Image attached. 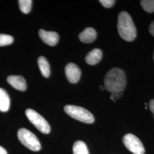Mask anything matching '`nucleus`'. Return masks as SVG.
Listing matches in <instances>:
<instances>
[{
  "instance_id": "7",
  "label": "nucleus",
  "mask_w": 154,
  "mask_h": 154,
  "mask_svg": "<svg viewBox=\"0 0 154 154\" xmlns=\"http://www.w3.org/2000/svg\"><path fill=\"white\" fill-rule=\"evenodd\" d=\"M66 77L72 83H76L80 79L81 71L79 67L73 63H70L65 67Z\"/></svg>"
},
{
  "instance_id": "21",
  "label": "nucleus",
  "mask_w": 154,
  "mask_h": 154,
  "mask_svg": "<svg viewBox=\"0 0 154 154\" xmlns=\"http://www.w3.org/2000/svg\"><path fill=\"white\" fill-rule=\"evenodd\" d=\"M149 32L151 34V35L154 37V21L149 25Z\"/></svg>"
},
{
  "instance_id": "8",
  "label": "nucleus",
  "mask_w": 154,
  "mask_h": 154,
  "mask_svg": "<svg viewBox=\"0 0 154 154\" xmlns=\"http://www.w3.org/2000/svg\"><path fill=\"white\" fill-rule=\"evenodd\" d=\"M39 36L46 44L49 46H55L59 41L58 34L54 32H48L43 29L39 31Z\"/></svg>"
},
{
  "instance_id": "3",
  "label": "nucleus",
  "mask_w": 154,
  "mask_h": 154,
  "mask_svg": "<svg viewBox=\"0 0 154 154\" xmlns=\"http://www.w3.org/2000/svg\"><path fill=\"white\" fill-rule=\"evenodd\" d=\"M66 114L72 118L86 123H93L94 122V116L88 110L82 107L74 105H66L64 107Z\"/></svg>"
},
{
  "instance_id": "4",
  "label": "nucleus",
  "mask_w": 154,
  "mask_h": 154,
  "mask_svg": "<svg viewBox=\"0 0 154 154\" xmlns=\"http://www.w3.org/2000/svg\"><path fill=\"white\" fill-rule=\"evenodd\" d=\"M19 140L28 149L34 151H38L41 149V143L37 137L26 128H21L18 131Z\"/></svg>"
},
{
  "instance_id": "10",
  "label": "nucleus",
  "mask_w": 154,
  "mask_h": 154,
  "mask_svg": "<svg viewBox=\"0 0 154 154\" xmlns=\"http://www.w3.org/2000/svg\"><path fill=\"white\" fill-rule=\"evenodd\" d=\"M97 37V32L92 28L85 29L82 33L79 34V38L81 42L85 44H90L95 41Z\"/></svg>"
},
{
  "instance_id": "6",
  "label": "nucleus",
  "mask_w": 154,
  "mask_h": 154,
  "mask_svg": "<svg viewBox=\"0 0 154 154\" xmlns=\"http://www.w3.org/2000/svg\"><path fill=\"white\" fill-rule=\"evenodd\" d=\"M123 143L127 149L134 154H144L145 149L139 138L132 134H127L123 137Z\"/></svg>"
},
{
  "instance_id": "12",
  "label": "nucleus",
  "mask_w": 154,
  "mask_h": 154,
  "mask_svg": "<svg viewBox=\"0 0 154 154\" xmlns=\"http://www.w3.org/2000/svg\"><path fill=\"white\" fill-rule=\"evenodd\" d=\"M10 105L11 100L9 95L4 88H0V111H8Z\"/></svg>"
},
{
  "instance_id": "22",
  "label": "nucleus",
  "mask_w": 154,
  "mask_h": 154,
  "mask_svg": "<svg viewBox=\"0 0 154 154\" xmlns=\"http://www.w3.org/2000/svg\"><path fill=\"white\" fill-rule=\"evenodd\" d=\"M0 154H8L5 149L0 146Z\"/></svg>"
},
{
  "instance_id": "23",
  "label": "nucleus",
  "mask_w": 154,
  "mask_h": 154,
  "mask_svg": "<svg viewBox=\"0 0 154 154\" xmlns=\"http://www.w3.org/2000/svg\"><path fill=\"white\" fill-rule=\"evenodd\" d=\"M100 88H101V90H103V88H103V87H102V86H100Z\"/></svg>"
},
{
  "instance_id": "2",
  "label": "nucleus",
  "mask_w": 154,
  "mask_h": 154,
  "mask_svg": "<svg viewBox=\"0 0 154 154\" xmlns=\"http://www.w3.org/2000/svg\"><path fill=\"white\" fill-rule=\"evenodd\" d=\"M117 28L121 37L126 41L131 42L137 37V29L127 11H121L119 14Z\"/></svg>"
},
{
  "instance_id": "11",
  "label": "nucleus",
  "mask_w": 154,
  "mask_h": 154,
  "mask_svg": "<svg viewBox=\"0 0 154 154\" xmlns=\"http://www.w3.org/2000/svg\"><path fill=\"white\" fill-rule=\"evenodd\" d=\"M102 51L99 49H94L86 55L85 60L90 65H95L99 63L102 58Z\"/></svg>"
},
{
  "instance_id": "20",
  "label": "nucleus",
  "mask_w": 154,
  "mask_h": 154,
  "mask_svg": "<svg viewBox=\"0 0 154 154\" xmlns=\"http://www.w3.org/2000/svg\"><path fill=\"white\" fill-rule=\"evenodd\" d=\"M149 109L154 114V99H151L149 102Z\"/></svg>"
},
{
  "instance_id": "24",
  "label": "nucleus",
  "mask_w": 154,
  "mask_h": 154,
  "mask_svg": "<svg viewBox=\"0 0 154 154\" xmlns=\"http://www.w3.org/2000/svg\"></svg>"
},
{
  "instance_id": "15",
  "label": "nucleus",
  "mask_w": 154,
  "mask_h": 154,
  "mask_svg": "<svg viewBox=\"0 0 154 154\" xmlns=\"http://www.w3.org/2000/svg\"><path fill=\"white\" fill-rule=\"evenodd\" d=\"M20 9L22 13L27 14L29 13L32 6V0H20L18 1Z\"/></svg>"
},
{
  "instance_id": "9",
  "label": "nucleus",
  "mask_w": 154,
  "mask_h": 154,
  "mask_svg": "<svg viewBox=\"0 0 154 154\" xmlns=\"http://www.w3.org/2000/svg\"><path fill=\"white\" fill-rule=\"evenodd\" d=\"M7 82L13 88L18 90L23 91H25L26 89V81L24 78L21 75H10L7 78Z\"/></svg>"
},
{
  "instance_id": "18",
  "label": "nucleus",
  "mask_w": 154,
  "mask_h": 154,
  "mask_svg": "<svg viewBox=\"0 0 154 154\" xmlns=\"http://www.w3.org/2000/svg\"><path fill=\"white\" fill-rule=\"evenodd\" d=\"M99 2L106 8H109L114 5L116 1L114 0H100Z\"/></svg>"
},
{
  "instance_id": "14",
  "label": "nucleus",
  "mask_w": 154,
  "mask_h": 154,
  "mask_svg": "<svg viewBox=\"0 0 154 154\" xmlns=\"http://www.w3.org/2000/svg\"><path fill=\"white\" fill-rule=\"evenodd\" d=\"M72 151L74 154H89L86 143L81 140H77L74 143Z\"/></svg>"
},
{
  "instance_id": "17",
  "label": "nucleus",
  "mask_w": 154,
  "mask_h": 154,
  "mask_svg": "<svg viewBox=\"0 0 154 154\" xmlns=\"http://www.w3.org/2000/svg\"><path fill=\"white\" fill-rule=\"evenodd\" d=\"M13 42V37L8 34H0V46L11 45Z\"/></svg>"
},
{
  "instance_id": "13",
  "label": "nucleus",
  "mask_w": 154,
  "mask_h": 154,
  "mask_svg": "<svg viewBox=\"0 0 154 154\" xmlns=\"http://www.w3.org/2000/svg\"><path fill=\"white\" fill-rule=\"evenodd\" d=\"M39 68L42 75L45 78H48L50 74V65L48 60L44 57H39L38 59Z\"/></svg>"
},
{
  "instance_id": "5",
  "label": "nucleus",
  "mask_w": 154,
  "mask_h": 154,
  "mask_svg": "<svg viewBox=\"0 0 154 154\" xmlns=\"http://www.w3.org/2000/svg\"><path fill=\"white\" fill-rule=\"evenodd\" d=\"M25 114L29 120L39 131L45 134H48L50 132L49 124L44 118L39 114L37 112L32 109H28L26 110Z\"/></svg>"
},
{
  "instance_id": "19",
  "label": "nucleus",
  "mask_w": 154,
  "mask_h": 154,
  "mask_svg": "<svg viewBox=\"0 0 154 154\" xmlns=\"http://www.w3.org/2000/svg\"><path fill=\"white\" fill-rule=\"evenodd\" d=\"M122 95V93H118V92H112L111 94L110 98L112 99L114 101H115V99H118L120 98V97Z\"/></svg>"
},
{
  "instance_id": "1",
  "label": "nucleus",
  "mask_w": 154,
  "mask_h": 154,
  "mask_svg": "<svg viewBox=\"0 0 154 154\" xmlns=\"http://www.w3.org/2000/svg\"><path fill=\"white\" fill-rule=\"evenodd\" d=\"M105 88L111 93H122L127 83L126 73L121 69L114 67L107 72L105 76Z\"/></svg>"
},
{
  "instance_id": "16",
  "label": "nucleus",
  "mask_w": 154,
  "mask_h": 154,
  "mask_svg": "<svg viewBox=\"0 0 154 154\" xmlns=\"http://www.w3.org/2000/svg\"><path fill=\"white\" fill-rule=\"evenodd\" d=\"M140 4L143 9L147 13H154V0H142Z\"/></svg>"
}]
</instances>
